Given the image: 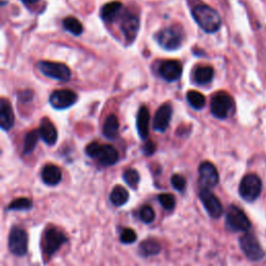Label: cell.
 Returning a JSON list of instances; mask_svg holds the SVG:
<instances>
[{
    "mask_svg": "<svg viewBox=\"0 0 266 266\" xmlns=\"http://www.w3.org/2000/svg\"><path fill=\"white\" fill-rule=\"evenodd\" d=\"M193 17L198 25L208 33L216 32L221 25V19L218 13L206 5L195 7L193 9Z\"/></svg>",
    "mask_w": 266,
    "mask_h": 266,
    "instance_id": "1",
    "label": "cell"
},
{
    "mask_svg": "<svg viewBox=\"0 0 266 266\" xmlns=\"http://www.w3.org/2000/svg\"><path fill=\"white\" fill-rule=\"evenodd\" d=\"M184 39L183 29L179 25H172L161 29L156 34L158 44L166 50H177L181 47Z\"/></svg>",
    "mask_w": 266,
    "mask_h": 266,
    "instance_id": "2",
    "label": "cell"
},
{
    "mask_svg": "<svg viewBox=\"0 0 266 266\" xmlns=\"http://www.w3.org/2000/svg\"><path fill=\"white\" fill-rule=\"evenodd\" d=\"M226 227L231 232H247L251 229V221L239 207L231 205L226 213Z\"/></svg>",
    "mask_w": 266,
    "mask_h": 266,
    "instance_id": "3",
    "label": "cell"
},
{
    "mask_svg": "<svg viewBox=\"0 0 266 266\" xmlns=\"http://www.w3.org/2000/svg\"><path fill=\"white\" fill-rule=\"evenodd\" d=\"M234 109L233 98L224 92L215 94L210 102L211 113L217 119H226Z\"/></svg>",
    "mask_w": 266,
    "mask_h": 266,
    "instance_id": "4",
    "label": "cell"
},
{
    "mask_svg": "<svg viewBox=\"0 0 266 266\" xmlns=\"http://www.w3.org/2000/svg\"><path fill=\"white\" fill-rule=\"evenodd\" d=\"M262 181L254 174L244 176L239 185V195L247 202H254L261 194Z\"/></svg>",
    "mask_w": 266,
    "mask_h": 266,
    "instance_id": "5",
    "label": "cell"
},
{
    "mask_svg": "<svg viewBox=\"0 0 266 266\" xmlns=\"http://www.w3.org/2000/svg\"><path fill=\"white\" fill-rule=\"evenodd\" d=\"M37 69L45 76L59 81H68L71 78V70L68 66L54 61H39Z\"/></svg>",
    "mask_w": 266,
    "mask_h": 266,
    "instance_id": "6",
    "label": "cell"
},
{
    "mask_svg": "<svg viewBox=\"0 0 266 266\" xmlns=\"http://www.w3.org/2000/svg\"><path fill=\"white\" fill-rule=\"evenodd\" d=\"M239 245L242 253L251 261H260L264 257L263 249L258 241V239L250 234L245 233L239 238Z\"/></svg>",
    "mask_w": 266,
    "mask_h": 266,
    "instance_id": "7",
    "label": "cell"
},
{
    "mask_svg": "<svg viewBox=\"0 0 266 266\" xmlns=\"http://www.w3.org/2000/svg\"><path fill=\"white\" fill-rule=\"evenodd\" d=\"M28 236L25 230L14 227L9 236V250L15 256H24L27 253Z\"/></svg>",
    "mask_w": 266,
    "mask_h": 266,
    "instance_id": "8",
    "label": "cell"
},
{
    "mask_svg": "<svg viewBox=\"0 0 266 266\" xmlns=\"http://www.w3.org/2000/svg\"><path fill=\"white\" fill-rule=\"evenodd\" d=\"M67 240L68 239L63 232L56 228H50L49 230H47L44 237V253L47 256L54 255L60 249L61 245L67 242Z\"/></svg>",
    "mask_w": 266,
    "mask_h": 266,
    "instance_id": "9",
    "label": "cell"
},
{
    "mask_svg": "<svg viewBox=\"0 0 266 266\" xmlns=\"http://www.w3.org/2000/svg\"><path fill=\"white\" fill-rule=\"evenodd\" d=\"M139 29V19L131 12L124 11L121 16V30L128 43L133 42Z\"/></svg>",
    "mask_w": 266,
    "mask_h": 266,
    "instance_id": "10",
    "label": "cell"
},
{
    "mask_svg": "<svg viewBox=\"0 0 266 266\" xmlns=\"http://www.w3.org/2000/svg\"><path fill=\"white\" fill-rule=\"evenodd\" d=\"M199 182L205 188H212L217 185L219 175L213 163L209 161L201 163L199 167Z\"/></svg>",
    "mask_w": 266,
    "mask_h": 266,
    "instance_id": "11",
    "label": "cell"
},
{
    "mask_svg": "<svg viewBox=\"0 0 266 266\" xmlns=\"http://www.w3.org/2000/svg\"><path fill=\"white\" fill-rule=\"evenodd\" d=\"M199 198L203 204V206L205 207L207 213L212 218H219L223 212L222 205L217 199V197L209 191V188L204 187L201 189L199 194Z\"/></svg>",
    "mask_w": 266,
    "mask_h": 266,
    "instance_id": "12",
    "label": "cell"
},
{
    "mask_svg": "<svg viewBox=\"0 0 266 266\" xmlns=\"http://www.w3.org/2000/svg\"><path fill=\"white\" fill-rule=\"evenodd\" d=\"M77 98V94L72 90H58L50 95L49 102L55 109H67L76 103Z\"/></svg>",
    "mask_w": 266,
    "mask_h": 266,
    "instance_id": "13",
    "label": "cell"
},
{
    "mask_svg": "<svg viewBox=\"0 0 266 266\" xmlns=\"http://www.w3.org/2000/svg\"><path fill=\"white\" fill-rule=\"evenodd\" d=\"M183 72V67L178 60H165L160 63L158 67V73L160 77L169 83L178 80Z\"/></svg>",
    "mask_w": 266,
    "mask_h": 266,
    "instance_id": "14",
    "label": "cell"
},
{
    "mask_svg": "<svg viewBox=\"0 0 266 266\" xmlns=\"http://www.w3.org/2000/svg\"><path fill=\"white\" fill-rule=\"evenodd\" d=\"M172 115H173L172 105L169 103L162 104L155 113L154 121H153V128L156 131L165 132L170 125Z\"/></svg>",
    "mask_w": 266,
    "mask_h": 266,
    "instance_id": "15",
    "label": "cell"
},
{
    "mask_svg": "<svg viewBox=\"0 0 266 266\" xmlns=\"http://www.w3.org/2000/svg\"><path fill=\"white\" fill-rule=\"evenodd\" d=\"M15 123V115L10 102L3 98L0 100V126L4 130H10L13 128Z\"/></svg>",
    "mask_w": 266,
    "mask_h": 266,
    "instance_id": "16",
    "label": "cell"
},
{
    "mask_svg": "<svg viewBox=\"0 0 266 266\" xmlns=\"http://www.w3.org/2000/svg\"><path fill=\"white\" fill-rule=\"evenodd\" d=\"M124 7L119 2L106 4L101 9V18L106 23H113L118 18H121Z\"/></svg>",
    "mask_w": 266,
    "mask_h": 266,
    "instance_id": "17",
    "label": "cell"
},
{
    "mask_svg": "<svg viewBox=\"0 0 266 266\" xmlns=\"http://www.w3.org/2000/svg\"><path fill=\"white\" fill-rule=\"evenodd\" d=\"M96 158L103 167H111L118 162L119 153L117 149L110 145H101Z\"/></svg>",
    "mask_w": 266,
    "mask_h": 266,
    "instance_id": "18",
    "label": "cell"
},
{
    "mask_svg": "<svg viewBox=\"0 0 266 266\" xmlns=\"http://www.w3.org/2000/svg\"><path fill=\"white\" fill-rule=\"evenodd\" d=\"M40 135L47 145L52 146L57 140V131L55 126L48 119H43L40 126Z\"/></svg>",
    "mask_w": 266,
    "mask_h": 266,
    "instance_id": "19",
    "label": "cell"
},
{
    "mask_svg": "<svg viewBox=\"0 0 266 266\" xmlns=\"http://www.w3.org/2000/svg\"><path fill=\"white\" fill-rule=\"evenodd\" d=\"M41 177H42V180L46 185L55 186L61 181L63 175H61V171L58 167L54 165H47L42 170Z\"/></svg>",
    "mask_w": 266,
    "mask_h": 266,
    "instance_id": "20",
    "label": "cell"
},
{
    "mask_svg": "<svg viewBox=\"0 0 266 266\" xmlns=\"http://www.w3.org/2000/svg\"><path fill=\"white\" fill-rule=\"evenodd\" d=\"M149 122L150 113L146 106H141L136 118V128L141 138H147L149 135Z\"/></svg>",
    "mask_w": 266,
    "mask_h": 266,
    "instance_id": "21",
    "label": "cell"
},
{
    "mask_svg": "<svg viewBox=\"0 0 266 266\" xmlns=\"http://www.w3.org/2000/svg\"><path fill=\"white\" fill-rule=\"evenodd\" d=\"M214 76V70L211 66H200L194 72V80L197 85L210 84Z\"/></svg>",
    "mask_w": 266,
    "mask_h": 266,
    "instance_id": "22",
    "label": "cell"
},
{
    "mask_svg": "<svg viewBox=\"0 0 266 266\" xmlns=\"http://www.w3.org/2000/svg\"><path fill=\"white\" fill-rule=\"evenodd\" d=\"M161 250L160 243L153 238L146 239L139 244V255L142 257H151L157 255Z\"/></svg>",
    "mask_w": 266,
    "mask_h": 266,
    "instance_id": "23",
    "label": "cell"
},
{
    "mask_svg": "<svg viewBox=\"0 0 266 266\" xmlns=\"http://www.w3.org/2000/svg\"><path fill=\"white\" fill-rule=\"evenodd\" d=\"M119 128H120V123L118 117L115 115H110L105 119V122L103 124V134L106 138L113 139L119 134Z\"/></svg>",
    "mask_w": 266,
    "mask_h": 266,
    "instance_id": "24",
    "label": "cell"
},
{
    "mask_svg": "<svg viewBox=\"0 0 266 266\" xmlns=\"http://www.w3.org/2000/svg\"><path fill=\"white\" fill-rule=\"evenodd\" d=\"M129 200V193L125 187L121 185H117L110 194V201L117 207H121L128 202Z\"/></svg>",
    "mask_w": 266,
    "mask_h": 266,
    "instance_id": "25",
    "label": "cell"
},
{
    "mask_svg": "<svg viewBox=\"0 0 266 266\" xmlns=\"http://www.w3.org/2000/svg\"><path fill=\"white\" fill-rule=\"evenodd\" d=\"M40 136H41L40 131H37V130L29 131L26 134V136L24 138V145H23V153L25 155H29L34 151Z\"/></svg>",
    "mask_w": 266,
    "mask_h": 266,
    "instance_id": "26",
    "label": "cell"
},
{
    "mask_svg": "<svg viewBox=\"0 0 266 266\" xmlns=\"http://www.w3.org/2000/svg\"><path fill=\"white\" fill-rule=\"evenodd\" d=\"M188 103L195 109H202L206 104V99L198 91H189L186 95Z\"/></svg>",
    "mask_w": 266,
    "mask_h": 266,
    "instance_id": "27",
    "label": "cell"
},
{
    "mask_svg": "<svg viewBox=\"0 0 266 266\" xmlns=\"http://www.w3.org/2000/svg\"><path fill=\"white\" fill-rule=\"evenodd\" d=\"M64 27L66 30H68L69 32H71L74 35H80L84 31V26L83 24L80 23V21L78 19L74 18V17H67L64 20Z\"/></svg>",
    "mask_w": 266,
    "mask_h": 266,
    "instance_id": "28",
    "label": "cell"
},
{
    "mask_svg": "<svg viewBox=\"0 0 266 266\" xmlns=\"http://www.w3.org/2000/svg\"><path fill=\"white\" fill-rule=\"evenodd\" d=\"M32 207V202L27 198H19L14 200L8 206V210L12 211H21V210H29Z\"/></svg>",
    "mask_w": 266,
    "mask_h": 266,
    "instance_id": "29",
    "label": "cell"
},
{
    "mask_svg": "<svg viewBox=\"0 0 266 266\" xmlns=\"http://www.w3.org/2000/svg\"><path fill=\"white\" fill-rule=\"evenodd\" d=\"M123 179H124V181L128 184L131 188L135 189V188H137L140 177H139V174L136 170L129 169L124 174H123Z\"/></svg>",
    "mask_w": 266,
    "mask_h": 266,
    "instance_id": "30",
    "label": "cell"
},
{
    "mask_svg": "<svg viewBox=\"0 0 266 266\" xmlns=\"http://www.w3.org/2000/svg\"><path fill=\"white\" fill-rule=\"evenodd\" d=\"M158 201L166 210H173L176 206V198L171 194L159 195Z\"/></svg>",
    "mask_w": 266,
    "mask_h": 266,
    "instance_id": "31",
    "label": "cell"
},
{
    "mask_svg": "<svg viewBox=\"0 0 266 266\" xmlns=\"http://www.w3.org/2000/svg\"><path fill=\"white\" fill-rule=\"evenodd\" d=\"M139 218L145 223H151L155 219V212L149 205H144L139 210Z\"/></svg>",
    "mask_w": 266,
    "mask_h": 266,
    "instance_id": "32",
    "label": "cell"
},
{
    "mask_svg": "<svg viewBox=\"0 0 266 266\" xmlns=\"http://www.w3.org/2000/svg\"><path fill=\"white\" fill-rule=\"evenodd\" d=\"M171 183L172 186L178 192H183L186 187V179L179 174H175L172 176Z\"/></svg>",
    "mask_w": 266,
    "mask_h": 266,
    "instance_id": "33",
    "label": "cell"
},
{
    "mask_svg": "<svg viewBox=\"0 0 266 266\" xmlns=\"http://www.w3.org/2000/svg\"><path fill=\"white\" fill-rule=\"evenodd\" d=\"M137 239V235L135 233L134 230L127 228L125 230H123L121 236H120V240L122 243H125V244H130L135 242Z\"/></svg>",
    "mask_w": 266,
    "mask_h": 266,
    "instance_id": "34",
    "label": "cell"
},
{
    "mask_svg": "<svg viewBox=\"0 0 266 266\" xmlns=\"http://www.w3.org/2000/svg\"><path fill=\"white\" fill-rule=\"evenodd\" d=\"M100 147L101 145H99L97 141H94V142H91L90 145L87 146L86 148V153L89 157L91 158H96L98 153H99V150H100Z\"/></svg>",
    "mask_w": 266,
    "mask_h": 266,
    "instance_id": "35",
    "label": "cell"
},
{
    "mask_svg": "<svg viewBox=\"0 0 266 266\" xmlns=\"http://www.w3.org/2000/svg\"><path fill=\"white\" fill-rule=\"evenodd\" d=\"M155 150H156V146H155L154 142L151 141V140L148 141V142H146L144 148H142V151H144L145 155H147V156L152 155V154L155 152Z\"/></svg>",
    "mask_w": 266,
    "mask_h": 266,
    "instance_id": "36",
    "label": "cell"
},
{
    "mask_svg": "<svg viewBox=\"0 0 266 266\" xmlns=\"http://www.w3.org/2000/svg\"><path fill=\"white\" fill-rule=\"evenodd\" d=\"M33 97V93L31 91H25V92H22L19 94V99L25 102V101H30Z\"/></svg>",
    "mask_w": 266,
    "mask_h": 266,
    "instance_id": "37",
    "label": "cell"
},
{
    "mask_svg": "<svg viewBox=\"0 0 266 266\" xmlns=\"http://www.w3.org/2000/svg\"><path fill=\"white\" fill-rule=\"evenodd\" d=\"M21 2H22L23 4H25V5H33V4L37 3L39 0H21Z\"/></svg>",
    "mask_w": 266,
    "mask_h": 266,
    "instance_id": "38",
    "label": "cell"
}]
</instances>
